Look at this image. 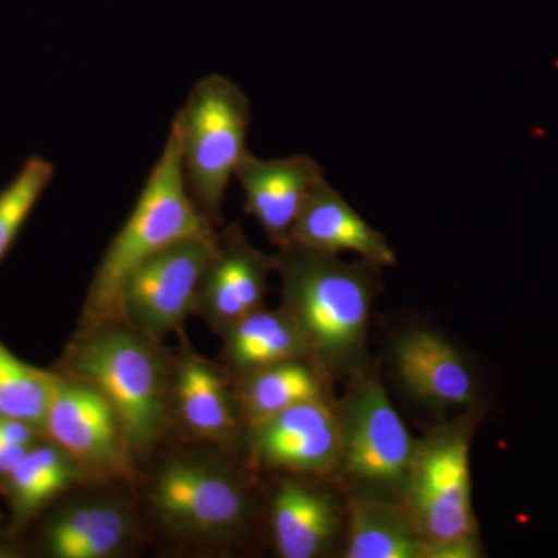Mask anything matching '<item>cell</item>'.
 <instances>
[{
    "instance_id": "obj_16",
    "label": "cell",
    "mask_w": 558,
    "mask_h": 558,
    "mask_svg": "<svg viewBox=\"0 0 558 558\" xmlns=\"http://www.w3.org/2000/svg\"><path fill=\"white\" fill-rule=\"evenodd\" d=\"M290 241L317 252L340 255L351 252L380 267L395 266L396 252L387 238L371 227L325 175L317 180L295 226Z\"/></svg>"
},
{
    "instance_id": "obj_24",
    "label": "cell",
    "mask_w": 558,
    "mask_h": 558,
    "mask_svg": "<svg viewBox=\"0 0 558 558\" xmlns=\"http://www.w3.org/2000/svg\"><path fill=\"white\" fill-rule=\"evenodd\" d=\"M46 438L43 432L25 422L0 417V483L16 468L33 446Z\"/></svg>"
},
{
    "instance_id": "obj_23",
    "label": "cell",
    "mask_w": 558,
    "mask_h": 558,
    "mask_svg": "<svg viewBox=\"0 0 558 558\" xmlns=\"http://www.w3.org/2000/svg\"><path fill=\"white\" fill-rule=\"evenodd\" d=\"M53 178V163L44 157L33 156L0 191V263Z\"/></svg>"
},
{
    "instance_id": "obj_12",
    "label": "cell",
    "mask_w": 558,
    "mask_h": 558,
    "mask_svg": "<svg viewBox=\"0 0 558 558\" xmlns=\"http://www.w3.org/2000/svg\"><path fill=\"white\" fill-rule=\"evenodd\" d=\"M252 465L290 475L323 476L339 468L341 422L329 398L306 400L248 429Z\"/></svg>"
},
{
    "instance_id": "obj_14",
    "label": "cell",
    "mask_w": 558,
    "mask_h": 558,
    "mask_svg": "<svg viewBox=\"0 0 558 558\" xmlns=\"http://www.w3.org/2000/svg\"><path fill=\"white\" fill-rule=\"evenodd\" d=\"M323 175L322 165L306 154L266 160L248 153L234 178L244 193L245 213L258 220L279 248L289 244L301 208Z\"/></svg>"
},
{
    "instance_id": "obj_3",
    "label": "cell",
    "mask_w": 558,
    "mask_h": 558,
    "mask_svg": "<svg viewBox=\"0 0 558 558\" xmlns=\"http://www.w3.org/2000/svg\"><path fill=\"white\" fill-rule=\"evenodd\" d=\"M281 307L306 341L310 362L323 374L357 366L365 355L371 310L379 290L380 266L303 247L278 248Z\"/></svg>"
},
{
    "instance_id": "obj_2",
    "label": "cell",
    "mask_w": 558,
    "mask_h": 558,
    "mask_svg": "<svg viewBox=\"0 0 558 558\" xmlns=\"http://www.w3.org/2000/svg\"><path fill=\"white\" fill-rule=\"evenodd\" d=\"M54 371L109 400L143 472L172 435V355L161 341L124 319L76 329Z\"/></svg>"
},
{
    "instance_id": "obj_6",
    "label": "cell",
    "mask_w": 558,
    "mask_h": 558,
    "mask_svg": "<svg viewBox=\"0 0 558 558\" xmlns=\"http://www.w3.org/2000/svg\"><path fill=\"white\" fill-rule=\"evenodd\" d=\"M472 427L459 424L417 442L402 502L428 550L478 538L472 498Z\"/></svg>"
},
{
    "instance_id": "obj_17",
    "label": "cell",
    "mask_w": 558,
    "mask_h": 558,
    "mask_svg": "<svg viewBox=\"0 0 558 558\" xmlns=\"http://www.w3.org/2000/svg\"><path fill=\"white\" fill-rule=\"evenodd\" d=\"M392 362L411 396L439 409H461L476 398L472 371L457 348L438 333L411 330L392 348Z\"/></svg>"
},
{
    "instance_id": "obj_7",
    "label": "cell",
    "mask_w": 558,
    "mask_h": 558,
    "mask_svg": "<svg viewBox=\"0 0 558 558\" xmlns=\"http://www.w3.org/2000/svg\"><path fill=\"white\" fill-rule=\"evenodd\" d=\"M344 476L374 495L399 494L409 480L417 440L392 405L376 373L357 377L339 409Z\"/></svg>"
},
{
    "instance_id": "obj_20",
    "label": "cell",
    "mask_w": 558,
    "mask_h": 558,
    "mask_svg": "<svg viewBox=\"0 0 558 558\" xmlns=\"http://www.w3.org/2000/svg\"><path fill=\"white\" fill-rule=\"evenodd\" d=\"M347 558H424L425 546L403 502L384 495L349 501Z\"/></svg>"
},
{
    "instance_id": "obj_9",
    "label": "cell",
    "mask_w": 558,
    "mask_h": 558,
    "mask_svg": "<svg viewBox=\"0 0 558 558\" xmlns=\"http://www.w3.org/2000/svg\"><path fill=\"white\" fill-rule=\"evenodd\" d=\"M40 534L51 558H121L148 537L134 488L87 483L60 499Z\"/></svg>"
},
{
    "instance_id": "obj_11",
    "label": "cell",
    "mask_w": 558,
    "mask_h": 558,
    "mask_svg": "<svg viewBox=\"0 0 558 558\" xmlns=\"http://www.w3.org/2000/svg\"><path fill=\"white\" fill-rule=\"evenodd\" d=\"M172 429L189 442L236 453L247 438L233 379L190 344L172 355Z\"/></svg>"
},
{
    "instance_id": "obj_19",
    "label": "cell",
    "mask_w": 558,
    "mask_h": 558,
    "mask_svg": "<svg viewBox=\"0 0 558 558\" xmlns=\"http://www.w3.org/2000/svg\"><path fill=\"white\" fill-rule=\"evenodd\" d=\"M220 337L222 366L231 379L289 360L310 362L306 341L281 306L277 310L260 307L234 323Z\"/></svg>"
},
{
    "instance_id": "obj_5",
    "label": "cell",
    "mask_w": 558,
    "mask_h": 558,
    "mask_svg": "<svg viewBox=\"0 0 558 558\" xmlns=\"http://www.w3.org/2000/svg\"><path fill=\"white\" fill-rule=\"evenodd\" d=\"M252 110L247 95L227 76L194 84L171 126L178 132L183 178L202 215L218 226L230 180L250 153Z\"/></svg>"
},
{
    "instance_id": "obj_13",
    "label": "cell",
    "mask_w": 558,
    "mask_h": 558,
    "mask_svg": "<svg viewBox=\"0 0 558 558\" xmlns=\"http://www.w3.org/2000/svg\"><path fill=\"white\" fill-rule=\"evenodd\" d=\"M275 255L256 248L238 223L219 233L215 255L209 260L193 317L204 319L215 332L266 306Z\"/></svg>"
},
{
    "instance_id": "obj_15",
    "label": "cell",
    "mask_w": 558,
    "mask_h": 558,
    "mask_svg": "<svg viewBox=\"0 0 558 558\" xmlns=\"http://www.w3.org/2000/svg\"><path fill=\"white\" fill-rule=\"evenodd\" d=\"M307 478L282 473L271 494L270 537L279 557H325L343 529L336 499Z\"/></svg>"
},
{
    "instance_id": "obj_8",
    "label": "cell",
    "mask_w": 558,
    "mask_h": 558,
    "mask_svg": "<svg viewBox=\"0 0 558 558\" xmlns=\"http://www.w3.org/2000/svg\"><path fill=\"white\" fill-rule=\"evenodd\" d=\"M58 374L44 436L69 454L95 483L137 488L142 469L116 410L97 388Z\"/></svg>"
},
{
    "instance_id": "obj_10",
    "label": "cell",
    "mask_w": 558,
    "mask_h": 558,
    "mask_svg": "<svg viewBox=\"0 0 558 558\" xmlns=\"http://www.w3.org/2000/svg\"><path fill=\"white\" fill-rule=\"evenodd\" d=\"M218 236L189 238L145 260L124 284L121 319L161 343L171 333L183 337Z\"/></svg>"
},
{
    "instance_id": "obj_18",
    "label": "cell",
    "mask_w": 558,
    "mask_h": 558,
    "mask_svg": "<svg viewBox=\"0 0 558 558\" xmlns=\"http://www.w3.org/2000/svg\"><path fill=\"white\" fill-rule=\"evenodd\" d=\"M87 483L95 481L65 451L47 438L39 440L0 483L10 508V534L20 535L58 499Z\"/></svg>"
},
{
    "instance_id": "obj_22",
    "label": "cell",
    "mask_w": 558,
    "mask_h": 558,
    "mask_svg": "<svg viewBox=\"0 0 558 558\" xmlns=\"http://www.w3.org/2000/svg\"><path fill=\"white\" fill-rule=\"evenodd\" d=\"M57 371L22 362L0 340V417L25 422L44 433Z\"/></svg>"
},
{
    "instance_id": "obj_1",
    "label": "cell",
    "mask_w": 558,
    "mask_h": 558,
    "mask_svg": "<svg viewBox=\"0 0 558 558\" xmlns=\"http://www.w3.org/2000/svg\"><path fill=\"white\" fill-rule=\"evenodd\" d=\"M135 490L146 529L172 548L223 554L252 534L255 494L247 470L233 453L189 442L157 451ZM146 464V465H148Z\"/></svg>"
},
{
    "instance_id": "obj_21",
    "label": "cell",
    "mask_w": 558,
    "mask_h": 558,
    "mask_svg": "<svg viewBox=\"0 0 558 558\" xmlns=\"http://www.w3.org/2000/svg\"><path fill=\"white\" fill-rule=\"evenodd\" d=\"M323 376L307 360H289L233 379L247 432L290 407L329 398Z\"/></svg>"
},
{
    "instance_id": "obj_4",
    "label": "cell",
    "mask_w": 558,
    "mask_h": 558,
    "mask_svg": "<svg viewBox=\"0 0 558 558\" xmlns=\"http://www.w3.org/2000/svg\"><path fill=\"white\" fill-rule=\"evenodd\" d=\"M215 227L191 199L178 132L171 126L131 215L95 270L78 329L121 319V293L137 267L175 242L218 233Z\"/></svg>"
}]
</instances>
